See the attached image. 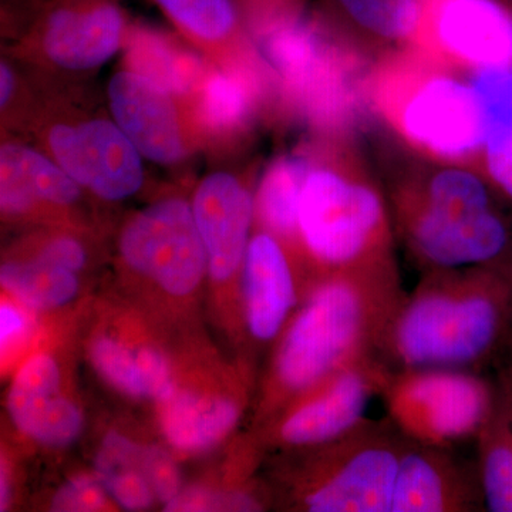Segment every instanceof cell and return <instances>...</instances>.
I'll return each instance as SVG.
<instances>
[{"mask_svg":"<svg viewBox=\"0 0 512 512\" xmlns=\"http://www.w3.org/2000/svg\"><path fill=\"white\" fill-rule=\"evenodd\" d=\"M394 146L382 184L396 239L420 272L512 261L511 207L480 170Z\"/></svg>","mask_w":512,"mask_h":512,"instance_id":"6da1fadb","label":"cell"},{"mask_svg":"<svg viewBox=\"0 0 512 512\" xmlns=\"http://www.w3.org/2000/svg\"><path fill=\"white\" fill-rule=\"evenodd\" d=\"M511 296L512 261L421 272L387 323L377 357L392 372L483 373L507 348Z\"/></svg>","mask_w":512,"mask_h":512,"instance_id":"7a4b0ae2","label":"cell"},{"mask_svg":"<svg viewBox=\"0 0 512 512\" xmlns=\"http://www.w3.org/2000/svg\"><path fill=\"white\" fill-rule=\"evenodd\" d=\"M312 154L299 205L298 244L318 266L319 279L357 275L402 282L386 192L356 134L319 136Z\"/></svg>","mask_w":512,"mask_h":512,"instance_id":"3957f363","label":"cell"},{"mask_svg":"<svg viewBox=\"0 0 512 512\" xmlns=\"http://www.w3.org/2000/svg\"><path fill=\"white\" fill-rule=\"evenodd\" d=\"M363 94L366 110L400 147L441 163L480 165L484 116L467 72L399 47L375 59Z\"/></svg>","mask_w":512,"mask_h":512,"instance_id":"277c9868","label":"cell"},{"mask_svg":"<svg viewBox=\"0 0 512 512\" xmlns=\"http://www.w3.org/2000/svg\"><path fill=\"white\" fill-rule=\"evenodd\" d=\"M404 293L402 282L365 276L332 275L316 281L276 350V394L296 396L346 363L377 356Z\"/></svg>","mask_w":512,"mask_h":512,"instance_id":"5b68a950","label":"cell"},{"mask_svg":"<svg viewBox=\"0 0 512 512\" xmlns=\"http://www.w3.org/2000/svg\"><path fill=\"white\" fill-rule=\"evenodd\" d=\"M258 36L286 110L305 117L318 136L356 134L366 111L363 84L375 60L315 16Z\"/></svg>","mask_w":512,"mask_h":512,"instance_id":"8992f818","label":"cell"},{"mask_svg":"<svg viewBox=\"0 0 512 512\" xmlns=\"http://www.w3.org/2000/svg\"><path fill=\"white\" fill-rule=\"evenodd\" d=\"M410 439L389 417H365L338 439L313 446L299 504L311 512H392L394 483Z\"/></svg>","mask_w":512,"mask_h":512,"instance_id":"52a82bcc","label":"cell"},{"mask_svg":"<svg viewBox=\"0 0 512 512\" xmlns=\"http://www.w3.org/2000/svg\"><path fill=\"white\" fill-rule=\"evenodd\" d=\"M380 397L387 417L407 439L454 450L477 440L498 390L483 373L410 369L390 372Z\"/></svg>","mask_w":512,"mask_h":512,"instance_id":"ba28073f","label":"cell"},{"mask_svg":"<svg viewBox=\"0 0 512 512\" xmlns=\"http://www.w3.org/2000/svg\"><path fill=\"white\" fill-rule=\"evenodd\" d=\"M407 47L461 72L512 69V0H419Z\"/></svg>","mask_w":512,"mask_h":512,"instance_id":"9c48e42d","label":"cell"},{"mask_svg":"<svg viewBox=\"0 0 512 512\" xmlns=\"http://www.w3.org/2000/svg\"><path fill=\"white\" fill-rule=\"evenodd\" d=\"M131 25L120 0H45L25 46L56 72H96L127 45Z\"/></svg>","mask_w":512,"mask_h":512,"instance_id":"30bf717a","label":"cell"},{"mask_svg":"<svg viewBox=\"0 0 512 512\" xmlns=\"http://www.w3.org/2000/svg\"><path fill=\"white\" fill-rule=\"evenodd\" d=\"M39 138L80 187L103 200H126L143 187L144 157L111 116L46 120Z\"/></svg>","mask_w":512,"mask_h":512,"instance_id":"8fae6325","label":"cell"},{"mask_svg":"<svg viewBox=\"0 0 512 512\" xmlns=\"http://www.w3.org/2000/svg\"><path fill=\"white\" fill-rule=\"evenodd\" d=\"M120 252L130 268L174 295L197 288L208 264L194 211L181 198H165L134 215L121 232Z\"/></svg>","mask_w":512,"mask_h":512,"instance_id":"7c38bea8","label":"cell"},{"mask_svg":"<svg viewBox=\"0 0 512 512\" xmlns=\"http://www.w3.org/2000/svg\"><path fill=\"white\" fill-rule=\"evenodd\" d=\"M111 119L119 124L144 160L158 165L183 163L202 134L194 109L167 87L144 74L123 69L107 84Z\"/></svg>","mask_w":512,"mask_h":512,"instance_id":"4fadbf2b","label":"cell"},{"mask_svg":"<svg viewBox=\"0 0 512 512\" xmlns=\"http://www.w3.org/2000/svg\"><path fill=\"white\" fill-rule=\"evenodd\" d=\"M392 370L376 355L340 366L309 389L276 427V440L289 447L328 443L365 419L370 400L380 396Z\"/></svg>","mask_w":512,"mask_h":512,"instance_id":"5bb4252c","label":"cell"},{"mask_svg":"<svg viewBox=\"0 0 512 512\" xmlns=\"http://www.w3.org/2000/svg\"><path fill=\"white\" fill-rule=\"evenodd\" d=\"M485 508L478 467L448 448L410 441L394 483L392 512H478Z\"/></svg>","mask_w":512,"mask_h":512,"instance_id":"9a60e30c","label":"cell"},{"mask_svg":"<svg viewBox=\"0 0 512 512\" xmlns=\"http://www.w3.org/2000/svg\"><path fill=\"white\" fill-rule=\"evenodd\" d=\"M208 268L225 281L244 264L249 231L255 218V197L237 175L217 171L202 178L192 201Z\"/></svg>","mask_w":512,"mask_h":512,"instance_id":"2e32d148","label":"cell"},{"mask_svg":"<svg viewBox=\"0 0 512 512\" xmlns=\"http://www.w3.org/2000/svg\"><path fill=\"white\" fill-rule=\"evenodd\" d=\"M244 306L249 332L269 342L279 335L299 301L288 249L271 232L255 234L244 259Z\"/></svg>","mask_w":512,"mask_h":512,"instance_id":"e0dca14e","label":"cell"},{"mask_svg":"<svg viewBox=\"0 0 512 512\" xmlns=\"http://www.w3.org/2000/svg\"><path fill=\"white\" fill-rule=\"evenodd\" d=\"M59 386L55 360L36 356L20 369L8 397L19 430L47 446H67L82 430L79 410L60 396Z\"/></svg>","mask_w":512,"mask_h":512,"instance_id":"ac0fdd59","label":"cell"},{"mask_svg":"<svg viewBox=\"0 0 512 512\" xmlns=\"http://www.w3.org/2000/svg\"><path fill=\"white\" fill-rule=\"evenodd\" d=\"M313 16L375 60L412 43L419 0H319Z\"/></svg>","mask_w":512,"mask_h":512,"instance_id":"d6986e66","label":"cell"},{"mask_svg":"<svg viewBox=\"0 0 512 512\" xmlns=\"http://www.w3.org/2000/svg\"><path fill=\"white\" fill-rule=\"evenodd\" d=\"M82 187L42 148L18 140L0 147V204L8 215L28 214L39 202L70 207Z\"/></svg>","mask_w":512,"mask_h":512,"instance_id":"ffe728a7","label":"cell"},{"mask_svg":"<svg viewBox=\"0 0 512 512\" xmlns=\"http://www.w3.org/2000/svg\"><path fill=\"white\" fill-rule=\"evenodd\" d=\"M265 70L255 60L205 73L191 103L202 134L232 138L245 133L265 96Z\"/></svg>","mask_w":512,"mask_h":512,"instance_id":"44dd1931","label":"cell"},{"mask_svg":"<svg viewBox=\"0 0 512 512\" xmlns=\"http://www.w3.org/2000/svg\"><path fill=\"white\" fill-rule=\"evenodd\" d=\"M165 18L202 50L217 55L224 52L231 64L239 57H252L245 35V23L237 0H151ZM252 62V60H248Z\"/></svg>","mask_w":512,"mask_h":512,"instance_id":"7402d4cb","label":"cell"},{"mask_svg":"<svg viewBox=\"0 0 512 512\" xmlns=\"http://www.w3.org/2000/svg\"><path fill=\"white\" fill-rule=\"evenodd\" d=\"M312 146L281 154L269 163L255 194V217L282 242H298L299 205L312 167Z\"/></svg>","mask_w":512,"mask_h":512,"instance_id":"603a6c76","label":"cell"},{"mask_svg":"<svg viewBox=\"0 0 512 512\" xmlns=\"http://www.w3.org/2000/svg\"><path fill=\"white\" fill-rule=\"evenodd\" d=\"M161 404L165 436L183 451L214 446L238 420L237 404L227 399L174 392Z\"/></svg>","mask_w":512,"mask_h":512,"instance_id":"cb8c5ba5","label":"cell"},{"mask_svg":"<svg viewBox=\"0 0 512 512\" xmlns=\"http://www.w3.org/2000/svg\"><path fill=\"white\" fill-rule=\"evenodd\" d=\"M127 69L144 74L185 100H191L205 73L197 62L181 55L165 37L131 26L127 39Z\"/></svg>","mask_w":512,"mask_h":512,"instance_id":"d4e9b609","label":"cell"},{"mask_svg":"<svg viewBox=\"0 0 512 512\" xmlns=\"http://www.w3.org/2000/svg\"><path fill=\"white\" fill-rule=\"evenodd\" d=\"M476 444L485 508L512 512V424L500 396L478 433Z\"/></svg>","mask_w":512,"mask_h":512,"instance_id":"484cf974","label":"cell"},{"mask_svg":"<svg viewBox=\"0 0 512 512\" xmlns=\"http://www.w3.org/2000/svg\"><path fill=\"white\" fill-rule=\"evenodd\" d=\"M3 288L30 308L50 309L69 302L76 295L74 272L36 258L9 262L0 271Z\"/></svg>","mask_w":512,"mask_h":512,"instance_id":"4316f807","label":"cell"},{"mask_svg":"<svg viewBox=\"0 0 512 512\" xmlns=\"http://www.w3.org/2000/svg\"><path fill=\"white\" fill-rule=\"evenodd\" d=\"M483 109L484 154H512V69L468 73Z\"/></svg>","mask_w":512,"mask_h":512,"instance_id":"83f0119b","label":"cell"},{"mask_svg":"<svg viewBox=\"0 0 512 512\" xmlns=\"http://www.w3.org/2000/svg\"><path fill=\"white\" fill-rule=\"evenodd\" d=\"M92 357L97 370L117 389L131 396H147L140 356L124 348L113 339H99L94 343Z\"/></svg>","mask_w":512,"mask_h":512,"instance_id":"f1b7e54d","label":"cell"},{"mask_svg":"<svg viewBox=\"0 0 512 512\" xmlns=\"http://www.w3.org/2000/svg\"><path fill=\"white\" fill-rule=\"evenodd\" d=\"M168 511H261L262 504L247 494H215L188 490L167 504Z\"/></svg>","mask_w":512,"mask_h":512,"instance_id":"f546056e","label":"cell"},{"mask_svg":"<svg viewBox=\"0 0 512 512\" xmlns=\"http://www.w3.org/2000/svg\"><path fill=\"white\" fill-rule=\"evenodd\" d=\"M146 478L153 488L154 494L165 503H170L178 495L180 474L174 461L165 451L158 447L146 448L144 457Z\"/></svg>","mask_w":512,"mask_h":512,"instance_id":"4dcf8cb0","label":"cell"},{"mask_svg":"<svg viewBox=\"0 0 512 512\" xmlns=\"http://www.w3.org/2000/svg\"><path fill=\"white\" fill-rule=\"evenodd\" d=\"M305 3L306 0H254L245 16L259 35L276 26L302 19Z\"/></svg>","mask_w":512,"mask_h":512,"instance_id":"1f68e13d","label":"cell"},{"mask_svg":"<svg viewBox=\"0 0 512 512\" xmlns=\"http://www.w3.org/2000/svg\"><path fill=\"white\" fill-rule=\"evenodd\" d=\"M104 495L100 485L90 478H77L53 498V511H97L103 507Z\"/></svg>","mask_w":512,"mask_h":512,"instance_id":"d6a6232c","label":"cell"},{"mask_svg":"<svg viewBox=\"0 0 512 512\" xmlns=\"http://www.w3.org/2000/svg\"><path fill=\"white\" fill-rule=\"evenodd\" d=\"M138 356L143 366L147 396L154 397L158 402L168 399L175 390L164 357L151 349L140 350Z\"/></svg>","mask_w":512,"mask_h":512,"instance_id":"836d02e7","label":"cell"},{"mask_svg":"<svg viewBox=\"0 0 512 512\" xmlns=\"http://www.w3.org/2000/svg\"><path fill=\"white\" fill-rule=\"evenodd\" d=\"M36 258L60 266L67 271L76 272L86 264V251L76 239L60 237L43 245Z\"/></svg>","mask_w":512,"mask_h":512,"instance_id":"e575fe53","label":"cell"},{"mask_svg":"<svg viewBox=\"0 0 512 512\" xmlns=\"http://www.w3.org/2000/svg\"><path fill=\"white\" fill-rule=\"evenodd\" d=\"M477 170L484 174L494 190L512 208V154L510 156L485 154Z\"/></svg>","mask_w":512,"mask_h":512,"instance_id":"d590c367","label":"cell"},{"mask_svg":"<svg viewBox=\"0 0 512 512\" xmlns=\"http://www.w3.org/2000/svg\"><path fill=\"white\" fill-rule=\"evenodd\" d=\"M497 367V390L508 419L512 424V348H505L503 355L495 363Z\"/></svg>","mask_w":512,"mask_h":512,"instance_id":"8d00e7d4","label":"cell"},{"mask_svg":"<svg viewBox=\"0 0 512 512\" xmlns=\"http://www.w3.org/2000/svg\"><path fill=\"white\" fill-rule=\"evenodd\" d=\"M18 94V73L8 60L3 59L0 62V109L3 117L9 113L10 107H13V101L18 99Z\"/></svg>","mask_w":512,"mask_h":512,"instance_id":"74e56055","label":"cell"},{"mask_svg":"<svg viewBox=\"0 0 512 512\" xmlns=\"http://www.w3.org/2000/svg\"><path fill=\"white\" fill-rule=\"evenodd\" d=\"M23 329H25V319L20 315L18 309L10 305H2V309H0L2 346H5L10 340L18 338Z\"/></svg>","mask_w":512,"mask_h":512,"instance_id":"f35d334b","label":"cell"},{"mask_svg":"<svg viewBox=\"0 0 512 512\" xmlns=\"http://www.w3.org/2000/svg\"><path fill=\"white\" fill-rule=\"evenodd\" d=\"M252 2H254V0H237L238 6L239 8H241L242 15H244V18L245 13H247L248 9L251 8Z\"/></svg>","mask_w":512,"mask_h":512,"instance_id":"ab89813d","label":"cell"},{"mask_svg":"<svg viewBox=\"0 0 512 512\" xmlns=\"http://www.w3.org/2000/svg\"><path fill=\"white\" fill-rule=\"evenodd\" d=\"M508 346L512 348V296H511V308H510V325H508Z\"/></svg>","mask_w":512,"mask_h":512,"instance_id":"60d3db41","label":"cell"},{"mask_svg":"<svg viewBox=\"0 0 512 512\" xmlns=\"http://www.w3.org/2000/svg\"><path fill=\"white\" fill-rule=\"evenodd\" d=\"M20 2H23V3H29V5H36V6H39V5H40V3L45 2V0H20Z\"/></svg>","mask_w":512,"mask_h":512,"instance_id":"b9f144b4","label":"cell"}]
</instances>
